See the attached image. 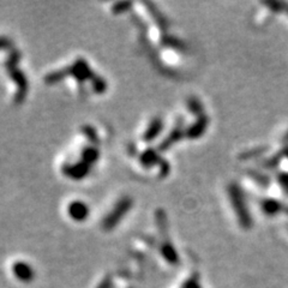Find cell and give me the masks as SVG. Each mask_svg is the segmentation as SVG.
Instances as JSON below:
<instances>
[{
	"label": "cell",
	"instance_id": "cell-1",
	"mask_svg": "<svg viewBox=\"0 0 288 288\" xmlns=\"http://www.w3.org/2000/svg\"><path fill=\"white\" fill-rule=\"evenodd\" d=\"M13 273L16 278L22 282H31L34 279V270L31 269L30 266L22 263V262L14 264Z\"/></svg>",
	"mask_w": 288,
	"mask_h": 288
}]
</instances>
